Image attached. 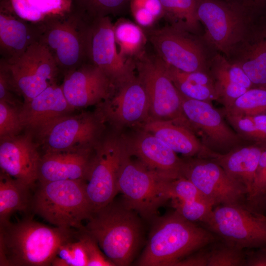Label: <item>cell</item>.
Here are the masks:
<instances>
[{"label":"cell","instance_id":"6da1fadb","mask_svg":"<svg viewBox=\"0 0 266 266\" xmlns=\"http://www.w3.org/2000/svg\"><path fill=\"white\" fill-rule=\"evenodd\" d=\"M75 229L50 227L26 218L0 226V266H46Z\"/></svg>","mask_w":266,"mask_h":266},{"label":"cell","instance_id":"7a4b0ae2","mask_svg":"<svg viewBox=\"0 0 266 266\" xmlns=\"http://www.w3.org/2000/svg\"><path fill=\"white\" fill-rule=\"evenodd\" d=\"M219 239L204 227L186 219L175 210L155 220L137 265L174 266Z\"/></svg>","mask_w":266,"mask_h":266},{"label":"cell","instance_id":"3957f363","mask_svg":"<svg viewBox=\"0 0 266 266\" xmlns=\"http://www.w3.org/2000/svg\"><path fill=\"white\" fill-rule=\"evenodd\" d=\"M138 215L124 201L120 203L113 200L93 212L83 229L95 238L115 266H129L142 239Z\"/></svg>","mask_w":266,"mask_h":266},{"label":"cell","instance_id":"277c9868","mask_svg":"<svg viewBox=\"0 0 266 266\" xmlns=\"http://www.w3.org/2000/svg\"><path fill=\"white\" fill-rule=\"evenodd\" d=\"M35 213L55 227L81 230L93 212L84 180L39 182L32 199Z\"/></svg>","mask_w":266,"mask_h":266},{"label":"cell","instance_id":"5b68a950","mask_svg":"<svg viewBox=\"0 0 266 266\" xmlns=\"http://www.w3.org/2000/svg\"><path fill=\"white\" fill-rule=\"evenodd\" d=\"M91 21L72 7L64 15L39 23V42L47 48L65 75L88 62Z\"/></svg>","mask_w":266,"mask_h":266},{"label":"cell","instance_id":"8992f818","mask_svg":"<svg viewBox=\"0 0 266 266\" xmlns=\"http://www.w3.org/2000/svg\"><path fill=\"white\" fill-rule=\"evenodd\" d=\"M144 31L156 54L165 63L183 71L210 73L217 52L202 36L170 24Z\"/></svg>","mask_w":266,"mask_h":266},{"label":"cell","instance_id":"52a82bcc","mask_svg":"<svg viewBox=\"0 0 266 266\" xmlns=\"http://www.w3.org/2000/svg\"><path fill=\"white\" fill-rule=\"evenodd\" d=\"M134 60L137 76L149 100V120L172 121L192 132L182 110L181 95L166 72L162 60L145 50Z\"/></svg>","mask_w":266,"mask_h":266},{"label":"cell","instance_id":"ba28073f","mask_svg":"<svg viewBox=\"0 0 266 266\" xmlns=\"http://www.w3.org/2000/svg\"><path fill=\"white\" fill-rule=\"evenodd\" d=\"M129 155L120 169L118 189L124 201L146 219L154 216L159 208L171 199V181Z\"/></svg>","mask_w":266,"mask_h":266},{"label":"cell","instance_id":"9c48e42d","mask_svg":"<svg viewBox=\"0 0 266 266\" xmlns=\"http://www.w3.org/2000/svg\"><path fill=\"white\" fill-rule=\"evenodd\" d=\"M203 224L219 239L240 248L266 247V215L247 204L217 205Z\"/></svg>","mask_w":266,"mask_h":266},{"label":"cell","instance_id":"30bf717a","mask_svg":"<svg viewBox=\"0 0 266 266\" xmlns=\"http://www.w3.org/2000/svg\"><path fill=\"white\" fill-rule=\"evenodd\" d=\"M129 155L122 135L117 133L99 140L86 181V191L93 212L111 202L117 194L120 169Z\"/></svg>","mask_w":266,"mask_h":266},{"label":"cell","instance_id":"8fae6325","mask_svg":"<svg viewBox=\"0 0 266 266\" xmlns=\"http://www.w3.org/2000/svg\"><path fill=\"white\" fill-rule=\"evenodd\" d=\"M196 12L205 28L203 38L214 51L225 57L256 19L247 16L225 0H197Z\"/></svg>","mask_w":266,"mask_h":266},{"label":"cell","instance_id":"7c38bea8","mask_svg":"<svg viewBox=\"0 0 266 266\" xmlns=\"http://www.w3.org/2000/svg\"><path fill=\"white\" fill-rule=\"evenodd\" d=\"M180 95L183 113L193 133L199 136L205 147L214 153L225 154L246 144L228 125L223 112L215 108L212 103Z\"/></svg>","mask_w":266,"mask_h":266},{"label":"cell","instance_id":"4fadbf2b","mask_svg":"<svg viewBox=\"0 0 266 266\" xmlns=\"http://www.w3.org/2000/svg\"><path fill=\"white\" fill-rule=\"evenodd\" d=\"M182 175L196 186L214 207L220 204H247L245 188L210 158L187 157L184 159Z\"/></svg>","mask_w":266,"mask_h":266},{"label":"cell","instance_id":"5bb4252c","mask_svg":"<svg viewBox=\"0 0 266 266\" xmlns=\"http://www.w3.org/2000/svg\"><path fill=\"white\" fill-rule=\"evenodd\" d=\"M5 62L12 84L17 94L24 98L25 102L56 83L60 72L47 48L39 41L15 61Z\"/></svg>","mask_w":266,"mask_h":266},{"label":"cell","instance_id":"9a60e30c","mask_svg":"<svg viewBox=\"0 0 266 266\" xmlns=\"http://www.w3.org/2000/svg\"><path fill=\"white\" fill-rule=\"evenodd\" d=\"M88 62L101 69L116 88L136 76L134 60H125L119 54L113 24L109 16L97 18L91 21Z\"/></svg>","mask_w":266,"mask_h":266},{"label":"cell","instance_id":"2e32d148","mask_svg":"<svg viewBox=\"0 0 266 266\" xmlns=\"http://www.w3.org/2000/svg\"><path fill=\"white\" fill-rule=\"evenodd\" d=\"M102 121L99 114H66L53 121L38 134L45 144L46 152L93 147L100 140Z\"/></svg>","mask_w":266,"mask_h":266},{"label":"cell","instance_id":"e0dca14e","mask_svg":"<svg viewBox=\"0 0 266 266\" xmlns=\"http://www.w3.org/2000/svg\"><path fill=\"white\" fill-rule=\"evenodd\" d=\"M102 104L99 115L116 128L143 125L149 120L148 97L137 76L116 88Z\"/></svg>","mask_w":266,"mask_h":266},{"label":"cell","instance_id":"ac0fdd59","mask_svg":"<svg viewBox=\"0 0 266 266\" xmlns=\"http://www.w3.org/2000/svg\"><path fill=\"white\" fill-rule=\"evenodd\" d=\"M61 87L71 107H84L104 101L116 87L99 67L86 62L65 75Z\"/></svg>","mask_w":266,"mask_h":266},{"label":"cell","instance_id":"d6986e66","mask_svg":"<svg viewBox=\"0 0 266 266\" xmlns=\"http://www.w3.org/2000/svg\"><path fill=\"white\" fill-rule=\"evenodd\" d=\"M226 58L244 71L254 87L266 86V16L252 22Z\"/></svg>","mask_w":266,"mask_h":266},{"label":"cell","instance_id":"ffe728a7","mask_svg":"<svg viewBox=\"0 0 266 266\" xmlns=\"http://www.w3.org/2000/svg\"><path fill=\"white\" fill-rule=\"evenodd\" d=\"M122 136L131 156L170 180L183 176L184 159L156 136L143 129Z\"/></svg>","mask_w":266,"mask_h":266},{"label":"cell","instance_id":"44dd1931","mask_svg":"<svg viewBox=\"0 0 266 266\" xmlns=\"http://www.w3.org/2000/svg\"><path fill=\"white\" fill-rule=\"evenodd\" d=\"M41 157L29 135L0 139L1 172L30 187L38 180Z\"/></svg>","mask_w":266,"mask_h":266},{"label":"cell","instance_id":"7402d4cb","mask_svg":"<svg viewBox=\"0 0 266 266\" xmlns=\"http://www.w3.org/2000/svg\"><path fill=\"white\" fill-rule=\"evenodd\" d=\"M95 146L77 150L46 152L41 157L40 183L81 180L86 181L94 155Z\"/></svg>","mask_w":266,"mask_h":266},{"label":"cell","instance_id":"603a6c76","mask_svg":"<svg viewBox=\"0 0 266 266\" xmlns=\"http://www.w3.org/2000/svg\"><path fill=\"white\" fill-rule=\"evenodd\" d=\"M40 34L39 23L28 22L0 8V59L8 63L15 61L39 41Z\"/></svg>","mask_w":266,"mask_h":266},{"label":"cell","instance_id":"cb8c5ba5","mask_svg":"<svg viewBox=\"0 0 266 266\" xmlns=\"http://www.w3.org/2000/svg\"><path fill=\"white\" fill-rule=\"evenodd\" d=\"M71 109L61 85L55 83L25 102L20 113L24 127L39 133L53 121L67 114Z\"/></svg>","mask_w":266,"mask_h":266},{"label":"cell","instance_id":"d4e9b609","mask_svg":"<svg viewBox=\"0 0 266 266\" xmlns=\"http://www.w3.org/2000/svg\"><path fill=\"white\" fill-rule=\"evenodd\" d=\"M264 143H253L236 147L225 154L211 152L208 158L220 166L232 179L246 189L250 194Z\"/></svg>","mask_w":266,"mask_h":266},{"label":"cell","instance_id":"484cf974","mask_svg":"<svg viewBox=\"0 0 266 266\" xmlns=\"http://www.w3.org/2000/svg\"><path fill=\"white\" fill-rule=\"evenodd\" d=\"M142 128L185 157L207 158L211 152L191 131L172 121L150 120Z\"/></svg>","mask_w":266,"mask_h":266},{"label":"cell","instance_id":"4316f807","mask_svg":"<svg viewBox=\"0 0 266 266\" xmlns=\"http://www.w3.org/2000/svg\"><path fill=\"white\" fill-rule=\"evenodd\" d=\"M162 62L166 72L182 96L210 103L213 100L219 101L215 84L210 73L183 71Z\"/></svg>","mask_w":266,"mask_h":266},{"label":"cell","instance_id":"83f0119b","mask_svg":"<svg viewBox=\"0 0 266 266\" xmlns=\"http://www.w3.org/2000/svg\"><path fill=\"white\" fill-rule=\"evenodd\" d=\"M0 8L33 23L64 15L72 8L71 0H0Z\"/></svg>","mask_w":266,"mask_h":266},{"label":"cell","instance_id":"f1b7e54d","mask_svg":"<svg viewBox=\"0 0 266 266\" xmlns=\"http://www.w3.org/2000/svg\"><path fill=\"white\" fill-rule=\"evenodd\" d=\"M30 187L0 172V226L10 222L16 211L26 210L32 206Z\"/></svg>","mask_w":266,"mask_h":266},{"label":"cell","instance_id":"f546056e","mask_svg":"<svg viewBox=\"0 0 266 266\" xmlns=\"http://www.w3.org/2000/svg\"><path fill=\"white\" fill-rule=\"evenodd\" d=\"M113 30L119 54L125 60H134L145 50L147 37L136 23L121 18L113 24Z\"/></svg>","mask_w":266,"mask_h":266},{"label":"cell","instance_id":"4dcf8cb0","mask_svg":"<svg viewBox=\"0 0 266 266\" xmlns=\"http://www.w3.org/2000/svg\"><path fill=\"white\" fill-rule=\"evenodd\" d=\"M164 18L170 25L199 33L200 22L196 12L197 0H160Z\"/></svg>","mask_w":266,"mask_h":266},{"label":"cell","instance_id":"1f68e13d","mask_svg":"<svg viewBox=\"0 0 266 266\" xmlns=\"http://www.w3.org/2000/svg\"><path fill=\"white\" fill-rule=\"evenodd\" d=\"M210 73L217 88L237 85L248 89L254 87L244 71L230 62L224 55L216 53L212 59Z\"/></svg>","mask_w":266,"mask_h":266},{"label":"cell","instance_id":"d6a6232c","mask_svg":"<svg viewBox=\"0 0 266 266\" xmlns=\"http://www.w3.org/2000/svg\"><path fill=\"white\" fill-rule=\"evenodd\" d=\"M224 115L227 122L245 142L266 143V114Z\"/></svg>","mask_w":266,"mask_h":266},{"label":"cell","instance_id":"836d02e7","mask_svg":"<svg viewBox=\"0 0 266 266\" xmlns=\"http://www.w3.org/2000/svg\"><path fill=\"white\" fill-rule=\"evenodd\" d=\"M222 112L235 115L266 114V86L249 89Z\"/></svg>","mask_w":266,"mask_h":266},{"label":"cell","instance_id":"e575fe53","mask_svg":"<svg viewBox=\"0 0 266 266\" xmlns=\"http://www.w3.org/2000/svg\"><path fill=\"white\" fill-rule=\"evenodd\" d=\"M51 266H88L86 249L80 230L74 237L58 247Z\"/></svg>","mask_w":266,"mask_h":266},{"label":"cell","instance_id":"d590c367","mask_svg":"<svg viewBox=\"0 0 266 266\" xmlns=\"http://www.w3.org/2000/svg\"><path fill=\"white\" fill-rule=\"evenodd\" d=\"M72 7L90 20L117 15L129 6L130 0H71Z\"/></svg>","mask_w":266,"mask_h":266},{"label":"cell","instance_id":"8d00e7d4","mask_svg":"<svg viewBox=\"0 0 266 266\" xmlns=\"http://www.w3.org/2000/svg\"><path fill=\"white\" fill-rule=\"evenodd\" d=\"M219 239L210 245L207 266H245V251Z\"/></svg>","mask_w":266,"mask_h":266},{"label":"cell","instance_id":"74e56055","mask_svg":"<svg viewBox=\"0 0 266 266\" xmlns=\"http://www.w3.org/2000/svg\"><path fill=\"white\" fill-rule=\"evenodd\" d=\"M129 8L136 23L142 28H151L164 18L160 0H130Z\"/></svg>","mask_w":266,"mask_h":266},{"label":"cell","instance_id":"f35d334b","mask_svg":"<svg viewBox=\"0 0 266 266\" xmlns=\"http://www.w3.org/2000/svg\"><path fill=\"white\" fill-rule=\"evenodd\" d=\"M175 210L186 219L194 223H204L211 215L214 206L208 201L201 200H172Z\"/></svg>","mask_w":266,"mask_h":266},{"label":"cell","instance_id":"ab89813d","mask_svg":"<svg viewBox=\"0 0 266 266\" xmlns=\"http://www.w3.org/2000/svg\"><path fill=\"white\" fill-rule=\"evenodd\" d=\"M23 127L20 110L14 105L0 101V139L18 135Z\"/></svg>","mask_w":266,"mask_h":266},{"label":"cell","instance_id":"60d3db41","mask_svg":"<svg viewBox=\"0 0 266 266\" xmlns=\"http://www.w3.org/2000/svg\"><path fill=\"white\" fill-rule=\"evenodd\" d=\"M169 191L171 200H201L208 201L196 186L184 176L171 181Z\"/></svg>","mask_w":266,"mask_h":266},{"label":"cell","instance_id":"b9f144b4","mask_svg":"<svg viewBox=\"0 0 266 266\" xmlns=\"http://www.w3.org/2000/svg\"><path fill=\"white\" fill-rule=\"evenodd\" d=\"M80 230L86 249L88 266H115L102 252L95 238L86 232L83 228Z\"/></svg>","mask_w":266,"mask_h":266},{"label":"cell","instance_id":"7bdbcfd3","mask_svg":"<svg viewBox=\"0 0 266 266\" xmlns=\"http://www.w3.org/2000/svg\"><path fill=\"white\" fill-rule=\"evenodd\" d=\"M252 18L266 16V0H225Z\"/></svg>","mask_w":266,"mask_h":266},{"label":"cell","instance_id":"ee69618b","mask_svg":"<svg viewBox=\"0 0 266 266\" xmlns=\"http://www.w3.org/2000/svg\"><path fill=\"white\" fill-rule=\"evenodd\" d=\"M210 245L191 253L176 263L174 266H207Z\"/></svg>","mask_w":266,"mask_h":266},{"label":"cell","instance_id":"f6af8a7d","mask_svg":"<svg viewBox=\"0 0 266 266\" xmlns=\"http://www.w3.org/2000/svg\"><path fill=\"white\" fill-rule=\"evenodd\" d=\"M245 266H266V247L246 251Z\"/></svg>","mask_w":266,"mask_h":266},{"label":"cell","instance_id":"bcb514c9","mask_svg":"<svg viewBox=\"0 0 266 266\" xmlns=\"http://www.w3.org/2000/svg\"><path fill=\"white\" fill-rule=\"evenodd\" d=\"M266 173V146L263 149L259 162L258 168L254 181H256ZM254 183V182H253Z\"/></svg>","mask_w":266,"mask_h":266}]
</instances>
